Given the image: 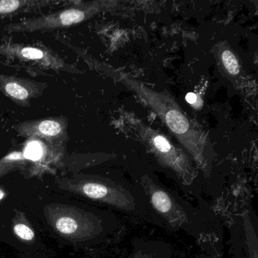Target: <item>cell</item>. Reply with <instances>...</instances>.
Masks as SVG:
<instances>
[{
    "mask_svg": "<svg viewBox=\"0 0 258 258\" xmlns=\"http://www.w3.org/2000/svg\"><path fill=\"white\" fill-rule=\"evenodd\" d=\"M47 87L46 83L21 77L0 75V93L19 106H31V101L40 97Z\"/></svg>",
    "mask_w": 258,
    "mask_h": 258,
    "instance_id": "cell-9",
    "label": "cell"
},
{
    "mask_svg": "<svg viewBox=\"0 0 258 258\" xmlns=\"http://www.w3.org/2000/svg\"><path fill=\"white\" fill-rule=\"evenodd\" d=\"M130 258H155L151 252L144 251L143 249L136 250Z\"/></svg>",
    "mask_w": 258,
    "mask_h": 258,
    "instance_id": "cell-15",
    "label": "cell"
},
{
    "mask_svg": "<svg viewBox=\"0 0 258 258\" xmlns=\"http://www.w3.org/2000/svg\"><path fill=\"white\" fill-rule=\"evenodd\" d=\"M56 185L63 191L74 193L91 200L106 204L126 212L142 209L137 191L123 184L96 175L75 174L56 179Z\"/></svg>",
    "mask_w": 258,
    "mask_h": 258,
    "instance_id": "cell-2",
    "label": "cell"
},
{
    "mask_svg": "<svg viewBox=\"0 0 258 258\" xmlns=\"http://www.w3.org/2000/svg\"><path fill=\"white\" fill-rule=\"evenodd\" d=\"M7 190L3 187L0 186V202H2L4 199L7 198Z\"/></svg>",
    "mask_w": 258,
    "mask_h": 258,
    "instance_id": "cell-17",
    "label": "cell"
},
{
    "mask_svg": "<svg viewBox=\"0 0 258 258\" xmlns=\"http://www.w3.org/2000/svg\"><path fill=\"white\" fill-rule=\"evenodd\" d=\"M104 3L78 4L49 14L25 19L7 25L4 30L9 34L54 31L82 23L103 10Z\"/></svg>",
    "mask_w": 258,
    "mask_h": 258,
    "instance_id": "cell-5",
    "label": "cell"
},
{
    "mask_svg": "<svg viewBox=\"0 0 258 258\" xmlns=\"http://www.w3.org/2000/svg\"><path fill=\"white\" fill-rule=\"evenodd\" d=\"M61 149L40 140H30L25 150V158L31 164V176L50 171L52 166L56 165L61 158Z\"/></svg>",
    "mask_w": 258,
    "mask_h": 258,
    "instance_id": "cell-10",
    "label": "cell"
},
{
    "mask_svg": "<svg viewBox=\"0 0 258 258\" xmlns=\"http://www.w3.org/2000/svg\"><path fill=\"white\" fill-rule=\"evenodd\" d=\"M44 215L55 233L71 241L93 239L104 231L102 220L96 214L74 205H46Z\"/></svg>",
    "mask_w": 258,
    "mask_h": 258,
    "instance_id": "cell-3",
    "label": "cell"
},
{
    "mask_svg": "<svg viewBox=\"0 0 258 258\" xmlns=\"http://www.w3.org/2000/svg\"><path fill=\"white\" fill-rule=\"evenodd\" d=\"M133 126L139 139L163 167L172 170L179 180L189 185L196 176L191 160L180 148L173 145L165 135L140 120H134Z\"/></svg>",
    "mask_w": 258,
    "mask_h": 258,
    "instance_id": "cell-4",
    "label": "cell"
},
{
    "mask_svg": "<svg viewBox=\"0 0 258 258\" xmlns=\"http://www.w3.org/2000/svg\"><path fill=\"white\" fill-rule=\"evenodd\" d=\"M185 99L189 104H195L197 102V96L194 93H188Z\"/></svg>",
    "mask_w": 258,
    "mask_h": 258,
    "instance_id": "cell-16",
    "label": "cell"
},
{
    "mask_svg": "<svg viewBox=\"0 0 258 258\" xmlns=\"http://www.w3.org/2000/svg\"><path fill=\"white\" fill-rule=\"evenodd\" d=\"M0 55L16 58L24 62L34 63L43 69L56 72L78 74L80 71L66 63L61 57L49 49L15 43H0Z\"/></svg>",
    "mask_w": 258,
    "mask_h": 258,
    "instance_id": "cell-8",
    "label": "cell"
},
{
    "mask_svg": "<svg viewBox=\"0 0 258 258\" xmlns=\"http://www.w3.org/2000/svg\"><path fill=\"white\" fill-rule=\"evenodd\" d=\"M13 128L20 137L40 140L55 147L62 148L69 140V120L62 116L26 120Z\"/></svg>",
    "mask_w": 258,
    "mask_h": 258,
    "instance_id": "cell-7",
    "label": "cell"
},
{
    "mask_svg": "<svg viewBox=\"0 0 258 258\" xmlns=\"http://www.w3.org/2000/svg\"><path fill=\"white\" fill-rule=\"evenodd\" d=\"M52 3L51 1L35 0H0V17L33 10L37 7H44V6L49 5Z\"/></svg>",
    "mask_w": 258,
    "mask_h": 258,
    "instance_id": "cell-12",
    "label": "cell"
},
{
    "mask_svg": "<svg viewBox=\"0 0 258 258\" xmlns=\"http://www.w3.org/2000/svg\"><path fill=\"white\" fill-rule=\"evenodd\" d=\"M145 196L148 198L151 207L155 210L170 227H190L191 214L190 210L181 203L178 198L167 188L146 175L140 181Z\"/></svg>",
    "mask_w": 258,
    "mask_h": 258,
    "instance_id": "cell-6",
    "label": "cell"
},
{
    "mask_svg": "<svg viewBox=\"0 0 258 258\" xmlns=\"http://www.w3.org/2000/svg\"><path fill=\"white\" fill-rule=\"evenodd\" d=\"M216 57L222 73L228 79H238L241 73L239 58L233 49L226 43H220L216 46Z\"/></svg>",
    "mask_w": 258,
    "mask_h": 258,
    "instance_id": "cell-11",
    "label": "cell"
},
{
    "mask_svg": "<svg viewBox=\"0 0 258 258\" xmlns=\"http://www.w3.org/2000/svg\"><path fill=\"white\" fill-rule=\"evenodd\" d=\"M12 227L15 235L24 242L31 243L35 241L34 228L25 214L21 211H16L12 221Z\"/></svg>",
    "mask_w": 258,
    "mask_h": 258,
    "instance_id": "cell-13",
    "label": "cell"
},
{
    "mask_svg": "<svg viewBox=\"0 0 258 258\" xmlns=\"http://www.w3.org/2000/svg\"><path fill=\"white\" fill-rule=\"evenodd\" d=\"M96 70L118 81L138 95L165 123L202 170H208L214 158L209 137L196 122L192 121L167 92H158L105 63L84 57Z\"/></svg>",
    "mask_w": 258,
    "mask_h": 258,
    "instance_id": "cell-1",
    "label": "cell"
},
{
    "mask_svg": "<svg viewBox=\"0 0 258 258\" xmlns=\"http://www.w3.org/2000/svg\"><path fill=\"white\" fill-rule=\"evenodd\" d=\"M28 161L22 158H0V178L12 172L23 170L28 166Z\"/></svg>",
    "mask_w": 258,
    "mask_h": 258,
    "instance_id": "cell-14",
    "label": "cell"
}]
</instances>
